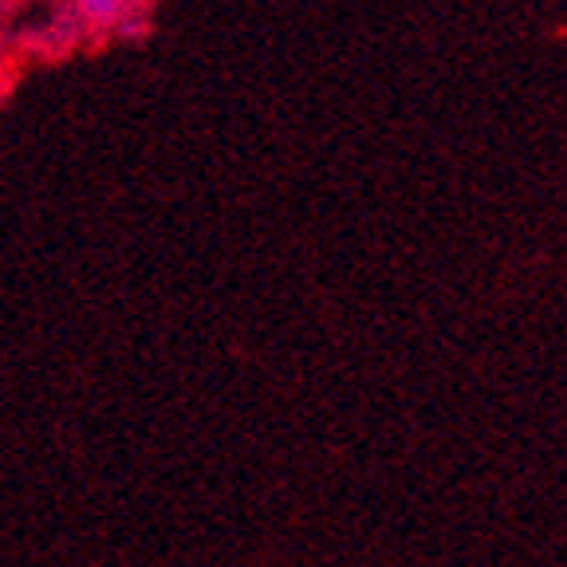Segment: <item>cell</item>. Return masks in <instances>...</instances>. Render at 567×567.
<instances>
[{"label": "cell", "instance_id": "obj_1", "mask_svg": "<svg viewBox=\"0 0 567 567\" xmlns=\"http://www.w3.org/2000/svg\"><path fill=\"white\" fill-rule=\"evenodd\" d=\"M71 4H75V12H80L83 20H91V24H106V20L123 17L126 9H134L142 0H71Z\"/></svg>", "mask_w": 567, "mask_h": 567}]
</instances>
